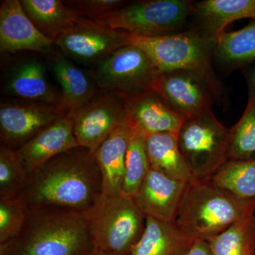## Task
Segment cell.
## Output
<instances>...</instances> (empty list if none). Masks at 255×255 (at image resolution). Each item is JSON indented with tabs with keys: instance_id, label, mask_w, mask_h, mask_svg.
Segmentation results:
<instances>
[{
	"instance_id": "obj_3",
	"label": "cell",
	"mask_w": 255,
	"mask_h": 255,
	"mask_svg": "<svg viewBox=\"0 0 255 255\" xmlns=\"http://www.w3.org/2000/svg\"><path fill=\"white\" fill-rule=\"evenodd\" d=\"M255 203L241 200L209 179L187 182L174 223L189 239L208 240L254 215Z\"/></svg>"
},
{
	"instance_id": "obj_5",
	"label": "cell",
	"mask_w": 255,
	"mask_h": 255,
	"mask_svg": "<svg viewBox=\"0 0 255 255\" xmlns=\"http://www.w3.org/2000/svg\"><path fill=\"white\" fill-rule=\"evenodd\" d=\"M83 213L94 251L109 255H128L145 227V215L123 195L102 193Z\"/></svg>"
},
{
	"instance_id": "obj_32",
	"label": "cell",
	"mask_w": 255,
	"mask_h": 255,
	"mask_svg": "<svg viewBox=\"0 0 255 255\" xmlns=\"http://www.w3.org/2000/svg\"><path fill=\"white\" fill-rule=\"evenodd\" d=\"M244 73L248 84V103L255 105V60L241 68Z\"/></svg>"
},
{
	"instance_id": "obj_9",
	"label": "cell",
	"mask_w": 255,
	"mask_h": 255,
	"mask_svg": "<svg viewBox=\"0 0 255 255\" xmlns=\"http://www.w3.org/2000/svg\"><path fill=\"white\" fill-rule=\"evenodd\" d=\"M70 115L79 145L94 154L114 130L127 125V98L100 90L88 103Z\"/></svg>"
},
{
	"instance_id": "obj_17",
	"label": "cell",
	"mask_w": 255,
	"mask_h": 255,
	"mask_svg": "<svg viewBox=\"0 0 255 255\" xmlns=\"http://www.w3.org/2000/svg\"><path fill=\"white\" fill-rule=\"evenodd\" d=\"M6 90L10 95L28 103L61 104V95L50 86L44 65L36 59L24 60L11 69L6 80Z\"/></svg>"
},
{
	"instance_id": "obj_10",
	"label": "cell",
	"mask_w": 255,
	"mask_h": 255,
	"mask_svg": "<svg viewBox=\"0 0 255 255\" xmlns=\"http://www.w3.org/2000/svg\"><path fill=\"white\" fill-rule=\"evenodd\" d=\"M65 56L87 65H99L115 50L127 46L124 31L80 18L55 41Z\"/></svg>"
},
{
	"instance_id": "obj_12",
	"label": "cell",
	"mask_w": 255,
	"mask_h": 255,
	"mask_svg": "<svg viewBox=\"0 0 255 255\" xmlns=\"http://www.w3.org/2000/svg\"><path fill=\"white\" fill-rule=\"evenodd\" d=\"M61 105H1L0 137L2 145L17 150L42 130L67 115Z\"/></svg>"
},
{
	"instance_id": "obj_2",
	"label": "cell",
	"mask_w": 255,
	"mask_h": 255,
	"mask_svg": "<svg viewBox=\"0 0 255 255\" xmlns=\"http://www.w3.org/2000/svg\"><path fill=\"white\" fill-rule=\"evenodd\" d=\"M92 251L84 213L60 207L30 210L19 234L0 245V255H87Z\"/></svg>"
},
{
	"instance_id": "obj_24",
	"label": "cell",
	"mask_w": 255,
	"mask_h": 255,
	"mask_svg": "<svg viewBox=\"0 0 255 255\" xmlns=\"http://www.w3.org/2000/svg\"><path fill=\"white\" fill-rule=\"evenodd\" d=\"M214 58L226 70L243 68L255 60V21L238 31L224 32L218 38Z\"/></svg>"
},
{
	"instance_id": "obj_11",
	"label": "cell",
	"mask_w": 255,
	"mask_h": 255,
	"mask_svg": "<svg viewBox=\"0 0 255 255\" xmlns=\"http://www.w3.org/2000/svg\"><path fill=\"white\" fill-rule=\"evenodd\" d=\"M187 119L212 110V90L205 80L187 70L158 73L150 87Z\"/></svg>"
},
{
	"instance_id": "obj_28",
	"label": "cell",
	"mask_w": 255,
	"mask_h": 255,
	"mask_svg": "<svg viewBox=\"0 0 255 255\" xmlns=\"http://www.w3.org/2000/svg\"><path fill=\"white\" fill-rule=\"evenodd\" d=\"M255 105L248 103L239 122L230 129L229 160H254Z\"/></svg>"
},
{
	"instance_id": "obj_33",
	"label": "cell",
	"mask_w": 255,
	"mask_h": 255,
	"mask_svg": "<svg viewBox=\"0 0 255 255\" xmlns=\"http://www.w3.org/2000/svg\"><path fill=\"white\" fill-rule=\"evenodd\" d=\"M182 255H213L211 248L206 240L194 239Z\"/></svg>"
},
{
	"instance_id": "obj_15",
	"label": "cell",
	"mask_w": 255,
	"mask_h": 255,
	"mask_svg": "<svg viewBox=\"0 0 255 255\" xmlns=\"http://www.w3.org/2000/svg\"><path fill=\"white\" fill-rule=\"evenodd\" d=\"M186 184L150 167L133 200L145 217L174 222Z\"/></svg>"
},
{
	"instance_id": "obj_30",
	"label": "cell",
	"mask_w": 255,
	"mask_h": 255,
	"mask_svg": "<svg viewBox=\"0 0 255 255\" xmlns=\"http://www.w3.org/2000/svg\"><path fill=\"white\" fill-rule=\"evenodd\" d=\"M29 213L30 209L20 196L0 198V245L19 234Z\"/></svg>"
},
{
	"instance_id": "obj_13",
	"label": "cell",
	"mask_w": 255,
	"mask_h": 255,
	"mask_svg": "<svg viewBox=\"0 0 255 255\" xmlns=\"http://www.w3.org/2000/svg\"><path fill=\"white\" fill-rule=\"evenodd\" d=\"M186 120L152 90L127 98V125L142 136L159 132L178 135Z\"/></svg>"
},
{
	"instance_id": "obj_21",
	"label": "cell",
	"mask_w": 255,
	"mask_h": 255,
	"mask_svg": "<svg viewBox=\"0 0 255 255\" xmlns=\"http://www.w3.org/2000/svg\"><path fill=\"white\" fill-rule=\"evenodd\" d=\"M191 241L174 222L146 217L141 237L128 255H182Z\"/></svg>"
},
{
	"instance_id": "obj_22",
	"label": "cell",
	"mask_w": 255,
	"mask_h": 255,
	"mask_svg": "<svg viewBox=\"0 0 255 255\" xmlns=\"http://www.w3.org/2000/svg\"><path fill=\"white\" fill-rule=\"evenodd\" d=\"M21 3L36 27L54 42L81 18L75 9L60 0H21Z\"/></svg>"
},
{
	"instance_id": "obj_16",
	"label": "cell",
	"mask_w": 255,
	"mask_h": 255,
	"mask_svg": "<svg viewBox=\"0 0 255 255\" xmlns=\"http://www.w3.org/2000/svg\"><path fill=\"white\" fill-rule=\"evenodd\" d=\"M80 147L70 114L55 122L16 150L28 173L65 151Z\"/></svg>"
},
{
	"instance_id": "obj_14",
	"label": "cell",
	"mask_w": 255,
	"mask_h": 255,
	"mask_svg": "<svg viewBox=\"0 0 255 255\" xmlns=\"http://www.w3.org/2000/svg\"><path fill=\"white\" fill-rule=\"evenodd\" d=\"M55 42L47 38L28 18L18 0H4L0 6V50L1 53L31 50L53 51Z\"/></svg>"
},
{
	"instance_id": "obj_31",
	"label": "cell",
	"mask_w": 255,
	"mask_h": 255,
	"mask_svg": "<svg viewBox=\"0 0 255 255\" xmlns=\"http://www.w3.org/2000/svg\"><path fill=\"white\" fill-rule=\"evenodd\" d=\"M65 3L75 9L80 17L95 20L119 9L127 4V1L122 0H77L65 1Z\"/></svg>"
},
{
	"instance_id": "obj_29",
	"label": "cell",
	"mask_w": 255,
	"mask_h": 255,
	"mask_svg": "<svg viewBox=\"0 0 255 255\" xmlns=\"http://www.w3.org/2000/svg\"><path fill=\"white\" fill-rule=\"evenodd\" d=\"M28 174L16 150L1 144L0 198H12L21 195L26 185Z\"/></svg>"
},
{
	"instance_id": "obj_18",
	"label": "cell",
	"mask_w": 255,
	"mask_h": 255,
	"mask_svg": "<svg viewBox=\"0 0 255 255\" xmlns=\"http://www.w3.org/2000/svg\"><path fill=\"white\" fill-rule=\"evenodd\" d=\"M194 28L202 36L218 41L229 23L242 18L255 20V0H204L194 3Z\"/></svg>"
},
{
	"instance_id": "obj_34",
	"label": "cell",
	"mask_w": 255,
	"mask_h": 255,
	"mask_svg": "<svg viewBox=\"0 0 255 255\" xmlns=\"http://www.w3.org/2000/svg\"><path fill=\"white\" fill-rule=\"evenodd\" d=\"M87 255H109L107 254V253H102V252L100 251H92L91 253H89Z\"/></svg>"
},
{
	"instance_id": "obj_26",
	"label": "cell",
	"mask_w": 255,
	"mask_h": 255,
	"mask_svg": "<svg viewBox=\"0 0 255 255\" xmlns=\"http://www.w3.org/2000/svg\"><path fill=\"white\" fill-rule=\"evenodd\" d=\"M213 255H255L254 215L206 240Z\"/></svg>"
},
{
	"instance_id": "obj_1",
	"label": "cell",
	"mask_w": 255,
	"mask_h": 255,
	"mask_svg": "<svg viewBox=\"0 0 255 255\" xmlns=\"http://www.w3.org/2000/svg\"><path fill=\"white\" fill-rule=\"evenodd\" d=\"M102 193V172L95 155L80 146L28 174L19 196L30 210L60 207L84 212Z\"/></svg>"
},
{
	"instance_id": "obj_20",
	"label": "cell",
	"mask_w": 255,
	"mask_h": 255,
	"mask_svg": "<svg viewBox=\"0 0 255 255\" xmlns=\"http://www.w3.org/2000/svg\"><path fill=\"white\" fill-rule=\"evenodd\" d=\"M51 67L62 88V107L73 114L93 98L99 90L93 75L79 68L65 55H55Z\"/></svg>"
},
{
	"instance_id": "obj_4",
	"label": "cell",
	"mask_w": 255,
	"mask_h": 255,
	"mask_svg": "<svg viewBox=\"0 0 255 255\" xmlns=\"http://www.w3.org/2000/svg\"><path fill=\"white\" fill-rule=\"evenodd\" d=\"M127 45L136 46L148 55L158 73L187 70L205 80L214 97L222 95L221 82L214 73L213 60L217 41L196 30L164 36L146 37L124 31Z\"/></svg>"
},
{
	"instance_id": "obj_7",
	"label": "cell",
	"mask_w": 255,
	"mask_h": 255,
	"mask_svg": "<svg viewBox=\"0 0 255 255\" xmlns=\"http://www.w3.org/2000/svg\"><path fill=\"white\" fill-rule=\"evenodd\" d=\"M194 3L187 0L132 1L95 21L139 36H164L182 29L192 14Z\"/></svg>"
},
{
	"instance_id": "obj_25",
	"label": "cell",
	"mask_w": 255,
	"mask_h": 255,
	"mask_svg": "<svg viewBox=\"0 0 255 255\" xmlns=\"http://www.w3.org/2000/svg\"><path fill=\"white\" fill-rule=\"evenodd\" d=\"M208 179L238 199L255 203V160H228Z\"/></svg>"
},
{
	"instance_id": "obj_8",
	"label": "cell",
	"mask_w": 255,
	"mask_h": 255,
	"mask_svg": "<svg viewBox=\"0 0 255 255\" xmlns=\"http://www.w3.org/2000/svg\"><path fill=\"white\" fill-rule=\"evenodd\" d=\"M157 74L155 65L143 50L127 45L97 65L93 76L100 90L130 98L150 90Z\"/></svg>"
},
{
	"instance_id": "obj_23",
	"label": "cell",
	"mask_w": 255,
	"mask_h": 255,
	"mask_svg": "<svg viewBox=\"0 0 255 255\" xmlns=\"http://www.w3.org/2000/svg\"><path fill=\"white\" fill-rule=\"evenodd\" d=\"M144 138L150 167L177 180L187 182L194 178L179 150L177 135L159 132Z\"/></svg>"
},
{
	"instance_id": "obj_6",
	"label": "cell",
	"mask_w": 255,
	"mask_h": 255,
	"mask_svg": "<svg viewBox=\"0 0 255 255\" xmlns=\"http://www.w3.org/2000/svg\"><path fill=\"white\" fill-rule=\"evenodd\" d=\"M230 128L212 110L187 119L177 135L178 145L193 177L208 179L229 160Z\"/></svg>"
},
{
	"instance_id": "obj_27",
	"label": "cell",
	"mask_w": 255,
	"mask_h": 255,
	"mask_svg": "<svg viewBox=\"0 0 255 255\" xmlns=\"http://www.w3.org/2000/svg\"><path fill=\"white\" fill-rule=\"evenodd\" d=\"M150 169L145 138L132 132L126 155L125 175L121 195L133 199Z\"/></svg>"
},
{
	"instance_id": "obj_19",
	"label": "cell",
	"mask_w": 255,
	"mask_h": 255,
	"mask_svg": "<svg viewBox=\"0 0 255 255\" xmlns=\"http://www.w3.org/2000/svg\"><path fill=\"white\" fill-rule=\"evenodd\" d=\"M131 132L128 126L117 128L94 153L102 172L103 194L106 195H121L125 175L126 155Z\"/></svg>"
}]
</instances>
